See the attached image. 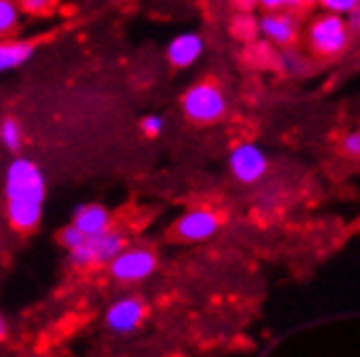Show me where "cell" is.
Masks as SVG:
<instances>
[{
    "label": "cell",
    "mask_w": 360,
    "mask_h": 357,
    "mask_svg": "<svg viewBox=\"0 0 360 357\" xmlns=\"http://www.w3.org/2000/svg\"><path fill=\"white\" fill-rule=\"evenodd\" d=\"M24 13H47L58 6V0H18Z\"/></svg>",
    "instance_id": "obj_20"
},
{
    "label": "cell",
    "mask_w": 360,
    "mask_h": 357,
    "mask_svg": "<svg viewBox=\"0 0 360 357\" xmlns=\"http://www.w3.org/2000/svg\"><path fill=\"white\" fill-rule=\"evenodd\" d=\"M180 110L196 125H214L227 115L230 102H227L225 89L217 81H198L183 91L180 97Z\"/></svg>",
    "instance_id": "obj_3"
},
{
    "label": "cell",
    "mask_w": 360,
    "mask_h": 357,
    "mask_svg": "<svg viewBox=\"0 0 360 357\" xmlns=\"http://www.w3.org/2000/svg\"><path fill=\"white\" fill-rule=\"evenodd\" d=\"M204 53H207V39L198 32H180V34H175L167 42V50H165L167 63H170L172 68H180V71L183 68H193L204 58Z\"/></svg>",
    "instance_id": "obj_7"
},
{
    "label": "cell",
    "mask_w": 360,
    "mask_h": 357,
    "mask_svg": "<svg viewBox=\"0 0 360 357\" xmlns=\"http://www.w3.org/2000/svg\"><path fill=\"white\" fill-rule=\"evenodd\" d=\"M0 143L8 149V152H18L24 146V128L16 117H6L0 120Z\"/></svg>",
    "instance_id": "obj_14"
},
{
    "label": "cell",
    "mask_w": 360,
    "mask_h": 357,
    "mask_svg": "<svg viewBox=\"0 0 360 357\" xmlns=\"http://www.w3.org/2000/svg\"><path fill=\"white\" fill-rule=\"evenodd\" d=\"M227 164H230V172H233V178L238 183L253 186V183H259L266 175V170H269V157L264 154L262 146L245 141V143H238L233 152H230Z\"/></svg>",
    "instance_id": "obj_5"
},
{
    "label": "cell",
    "mask_w": 360,
    "mask_h": 357,
    "mask_svg": "<svg viewBox=\"0 0 360 357\" xmlns=\"http://www.w3.org/2000/svg\"><path fill=\"white\" fill-rule=\"evenodd\" d=\"M175 230L186 240H209L219 230V216L209 209H191L178 219Z\"/></svg>",
    "instance_id": "obj_8"
},
{
    "label": "cell",
    "mask_w": 360,
    "mask_h": 357,
    "mask_svg": "<svg viewBox=\"0 0 360 357\" xmlns=\"http://www.w3.org/2000/svg\"><path fill=\"white\" fill-rule=\"evenodd\" d=\"M6 334H8V323H6V318L0 316V342L6 339Z\"/></svg>",
    "instance_id": "obj_23"
},
{
    "label": "cell",
    "mask_w": 360,
    "mask_h": 357,
    "mask_svg": "<svg viewBox=\"0 0 360 357\" xmlns=\"http://www.w3.org/2000/svg\"><path fill=\"white\" fill-rule=\"evenodd\" d=\"M71 253V264L79 268H86V266H94L97 264V256H94V245H91V238H86V240L79 245V248L68 250Z\"/></svg>",
    "instance_id": "obj_16"
},
{
    "label": "cell",
    "mask_w": 360,
    "mask_h": 357,
    "mask_svg": "<svg viewBox=\"0 0 360 357\" xmlns=\"http://www.w3.org/2000/svg\"><path fill=\"white\" fill-rule=\"evenodd\" d=\"M24 11L18 6V0H0V37H11L21 24Z\"/></svg>",
    "instance_id": "obj_13"
},
{
    "label": "cell",
    "mask_w": 360,
    "mask_h": 357,
    "mask_svg": "<svg viewBox=\"0 0 360 357\" xmlns=\"http://www.w3.org/2000/svg\"><path fill=\"white\" fill-rule=\"evenodd\" d=\"M86 240V235L82 233V230H76L73 224H68L63 233H60V242L65 245V250H73V248H79L82 242Z\"/></svg>",
    "instance_id": "obj_21"
},
{
    "label": "cell",
    "mask_w": 360,
    "mask_h": 357,
    "mask_svg": "<svg viewBox=\"0 0 360 357\" xmlns=\"http://www.w3.org/2000/svg\"><path fill=\"white\" fill-rule=\"evenodd\" d=\"M91 245H94V256H97V264H110L115 259L120 250L126 248V238L120 233H112V230H105L91 238Z\"/></svg>",
    "instance_id": "obj_12"
},
{
    "label": "cell",
    "mask_w": 360,
    "mask_h": 357,
    "mask_svg": "<svg viewBox=\"0 0 360 357\" xmlns=\"http://www.w3.org/2000/svg\"><path fill=\"white\" fill-rule=\"evenodd\" d=\"M73 227L82 230L86 238H94V235L105 233L110 227V212L102 204L79 206L76 214H73Z\"/></svg>",
    "instance_id": "obj_11"
},
{
    "label": "cell",
    "mask_w": 360,
    "mask_h": 357,
    "mask_svg": "<svg viewBox=\"0 0 360 357\" xmlns=\"http://www.w3.org/2000/svg\"><path fill=\"white\" fill-rule=\"evenodd\" d=\"M47 183L34 160L16 157L6 170V209L11 224L27 233L34 230L45 212Z\"/></svg>",
    "instance_id": "obj_1"
},
{
    "label": "cell",
    "mask_w": 360,
    "mask_h": 357,
    "mask_svg": "<svg viewBox=\"0 0 360 357\" xmlns=\"http://www.w3.org/2000/svg\"><path fill=\"white\" fill-rule=\"evenodd\" d=\"M316 6L326 13H340V16H350V13H358L360 0H314Z\"/></svg>",
    "instance_id": "obj_15"
},
{
    "label": "cell",
    "mask_w": 360,
    "mask_h": 357,
    "mask_svg": "<svg viewBox=\"0 0 360 357\" xmlns=\"http://www.w3.org/2000/svg\"><path fill=\"white\" fill-rule=\"evenodd\" d=\"M279 58H282V68H285L288 73H292V76H297V73L306 71V65L300 63V55H297L295 50H292V47H285Z\"/></svg>",
    "instance_id": "obj_19"
},
{
    "label": "cell",
    "mask_w": 360,
    "mask_h": 357,
    "mask_svg": "<svg viewBox=\"0 0 360 357\" xmlns=\"http://www.w3.org/2000/svg\"><path fill=\"white\" fill-rule=\"evenodd\" d=\"M355 42V29L340 13H316L306 27V47L321 60L342 58Z\"/></svg>",
    "instance_id": "obj_2"
},
{
    "label": "cell",
    "mask_w": 360,
    "mask_h": 357,
    "mask_svg": "<svg viewBox=\"0 0 360 357\" xmlns=\"http://www.w3.org/2000/svg\"><path fill=\"white\" fill-rule=\"evenodd\" d=\"M342 152L350 154L352 160H358V157H360V134H358V131H350V134H345Z\"/></svg>",
    "instance_id": "obj_22"
},
{
    "label": "cell",
    "mask_w": 360,
    "mask_h": 357,
    "mask_svg": "<svg viewBox=\"0 0 360 357\" xmlns=\"http://www.w3.org/2000/svg\"><path fill=\"white\" fill-rule=\"evenodd\" d=\"M256 6L262 11H300L306 8L308 3H314V0H253Z\"/></svg>",
    "instance_id": "obj_17"
},
{
    "label": "cell",
    "mask_w": 360,
    "mask_h": 357,
    "mask_svg": "<svg viewBox=\"0 0 360 357\" xmlns=\"http://www.w3.org/2000/svg\"><path fill=\"white\" fill-rule=\"evenodd\" d=\"M34 58V45L21 37H0V76L24 68Z\"/></svg>",
    "instance_id": "obj_10"
},
{
    "label": "cell",
    "mask_w": 360,
    "mask_h": 357,
    "mask_svg": "<svg viewBox=\"0 0 360 357\" xmlns=\"http://www.w3.org/2000/svg\"><path fill=\"white\" fill-rule=\"evenodd\" d=\"M154 268H157V256L146 248H123L110 261V271L120 282H141L152 277Z\"/></svg>",
    "instance_id": "obj_6"
},
{
    "label": "cell",
    "mask_w": 360,
    "mask_h": 357,
    "mask_svg": "<svg viewBox=\"0 0 360 357\" xmlns=\"http://www.w3.org/2000/svg\"><path fill=\"white\" fill-rule=\"evenodd\" d=\"M144 303L141 300H136V297H123V300H117V303L110 305L108 316H105V323H108L110 331H115V334H128V331H134L139 323L144 321Z\"/></svg>",
    "instance_id": "obj_9"
},
{
    "label": "cell",
    "mask_w": 360,
    "mask_h": 357,
    "mask_svg": "<svg viewBox=\"0 0 360 357\" xmlns=\"http://www.w3.org/2000/svg\"><path fill=\"white\" fill-rule=\"evenodd\" d=\"M256 32L266 45L285 50L300 39V18L292 11H264L256 21Z\"/></svg>",
    "instance_id": "obj_4"
},
{
    "label": "cell",
    "mask_w": 360,
    "mask_h": 357,
    "mask_svg": "<svg viewBox=\"0 0 360 357\" xmlns=\"http://www.w3.org/2000/svg\"><path fill=\"white\" fill-rule=\"evenodd\" d=\"M139 128H141V134H144L146 138H160V136L165 134V117L157 115V112L144 115L141 117V123H139Z\"/></svg>",
    "instance_id": "obj_18"
}]
</instances>
